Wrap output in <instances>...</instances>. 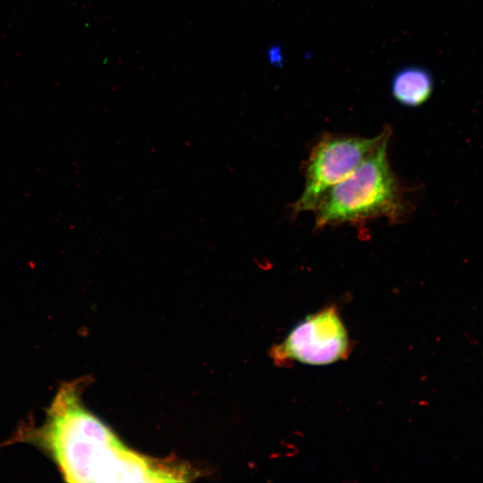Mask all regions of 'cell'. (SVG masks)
Instances as JSON below:
<instances>
[{
  "mask_svg": "<svg viewBox=\"0 0 483 483\" xmlns=\"http://www.w3.org/2000/svg\"><path fill=\"white\" fill-rule=\"evenodd\" d=\"M15 440L41 449L68 482H177L191 476L184 466L152 459L124 445L83 406L77 382L63 384L44 422L21 428Z\"/></svg>",
  "mask_w": 483,
  "mask_h": 483,
  "instance_id": "1",
  "label": "cell"
},
{
  "mask_svg": "<svg viewBox=\"0 0 483 483\" xmlns=\"http://www.w3.org/2000/svg\"><path fill=\"white\" fill-rule=\"evenodd\" d=\"M390 136L391 130L352 174L325 194L314 209L316 227L360 223L377 217L401 222L407 208L401 185L388 161Z\"/></svg>",
  "mask_w": 483,
  "mask_h": 483,
  "instance_id": "2",
  "label": "cell"
},
{
  "mask_svg": "<svg viewBox=\"0 0 483 483\" xmlns=\"http://www.w3.org/2000/svg\"><path fill=\"white\" fill-rule=\"evenodd\" d=\"M390 130L372 138L324 135L312 148L306 165L305 186L292 213L314 210L325 194L366 159Z\"/></svg>",
  "mask_w": 483,
  "mask_h": 483,
  "instance_id": "3",
  "label": "cell"
},
{
  "mask_svg": "<svg viewBox=\"0 0 483 483\" xmlns=\"http://www.w3.org/2000/svg\"><path fill=\"white\" fill-rule=\"evenodd\" d=\"M350 352L347 330L334 307L301 320L273 350L277 361L324 366L343 360Z\"/></svg>",
  "mask_w": 483,
  "mask_h": 483,
  "instance_id": "4",
  "label": "cell"
},
{
  "mask_svg": "<svg viewBox=\"0 0 483 483\" xmlns=\"http://www.w3.org/2000/svg\"><path fill=\"white\" fill-rule=\"evenodd\" d=\"M434 77L421 66H407L399 70L393 77L391 91L400 104L418 106L424 104L434 90Z\"/></svg>",
  "mask_w": 483,
  "mask_h": 483,
  "instance_id": "5",
  "label": "cell"
}]
</instances>
